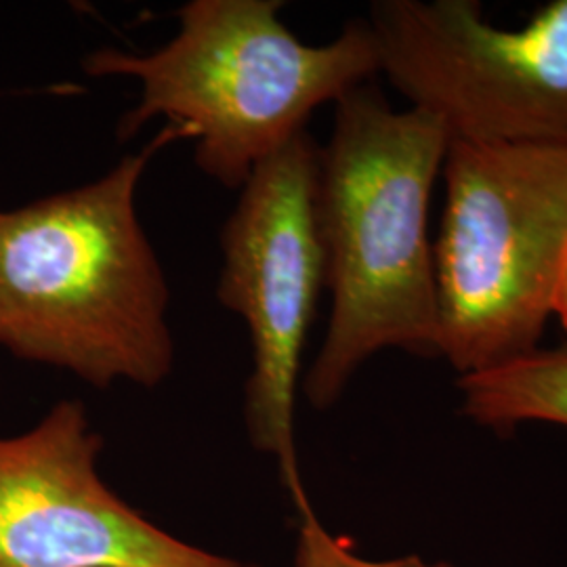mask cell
Masks as SVG:
<instances>
[{
	"label": "cell",
	"instance_id": "9c48e42d",
	"mask_svg": "<svg viewBox=\"0 0 567 567\" xmlns=\"http://www.w3.org/2000/svg\"><path fill=\"white\" fill-rule=\"evenodd\" d=\"M292 567H454L450 564H429L419 555H408L400 559H385L374 561L358 555L353 547L343 540L332 536L313 508L299 515V534L295 545Z\"/></svg>",
	"mask_w": 567,
	"mask_h": 567
},
{
	"label": "cell",
	"instance_id": "ba28073f",
	"mask_svg": "<svg viewBox=\"0 0 567 567\" xmlns=\"http://www.w3.org/2000/svg\"><path fill=\"white\" fill-rule=\"evenodd\" d=\"M461 412L508 433L524 423L567 429V349H536L522 360L458 379Z\"/></svg>",
	"mask_w": 567,
	"mask_h": 567
},
{
	"label": "cell",
	"instance_id": "30bf717a",
	"mask_svg": "<svg viewBox=\"0 0 567 567\" xmlns=\"http://www.w3.org/2000/svg\"><path fill=\"white\" fill-rule=\"evenodd\" d=\"M553 313L559 318V322L564 326L567 334V261L564 271H561V278L557 284V290H555V299H553Z\"/></svg>",
	"mask_w": 567,
	"mask_h": 567
},
{
	"label": "cell",
	"instance_id": "3957f363",
	"mask_svg": "<svg viewBox=\"0 0 567 567\" xmlns=\"http://www.w3.org/2000/svg\"><path fill=\"white\" fill-rule=\"evenodd\" d=\"M278 0H192L163 49L135 55L100 49L82 60L93 79L128 76L140 103L118 122L131 140L145 122L168 121L194 142L206 177L243 189L252 171L305 133L309 116L381 72L370 23L355 20L328 44L299 41Z\"/></svg>",
	"mask_w": 567,
	"mask_h": 567
},
{
	"label": "cell",
	"instance_id": "277c9868",
	"mask_svg": "<svg viewBox=\"0 0 567 567\" xmlns=\"http://www.w3.org/2000/svg\"><path fill=\"white\" fill-rule=\"evenodd\" d=\"M444 177L442 358L468 377L540 349L567 261V143L450 142Z\"/></svg>",
	"mask_w": 567,
	"mask_h": 567
},
{
	"label": "cell",
	"instance_id": "52a82bcc",
	"mask_svg": "<svg viewBox=\"0 0 567 567\" xmlns=\"http://www.w3.org/2000/svg\"><path fill=\"white\" fill-rule=\"evenodd\" d=\"M76 400L0 437V567H259L173 536L103 482Z\"/></svg>",
	"mask_w": 567,
	"mask_h": 567
},
{
	"label": "cell",
	"instance_id": "6da1fadb",
	"mask_svg": "<svg viewBox=\"0 0 567 567\" xmlns=\"http://www.w3.org/2000/svg\"><path fill=\"white\" fill-rule=\"evenodd\" d=\"M334 105L316 194L332 307L303 383L318 410L337 404L383 349L442 358L429 203L446 161V124L421 107L393 110L370 84Z\"/></svg>",
	"mask_w": 567,
	"mask_h": 567
},
{
	"label": "cell",
	"instance_id": "5b68a950",
	"mask_svg": "<svg viewBox=\"0 0 567 567\" xmlns=\"http://www.w3.org/2000/svg\"><path fill=\"white\" fill-rule=\"evenodd\" d=\"M320 147L305 131L259 164L221 234L217 299L243 318L252 343L244 419L252 446L278 465L297 513L311 508L295 437L305 339L326 288L318 229Z\"/></svg>",
	"mask_w": 567,
	"mask_h": 567
},
{
	"label": "cell",
	"instance_id": "7a4b0ae2",
	"mask_svg": "<svg viewBox=\"0 0 567 567\" xmlns=\"http://www.w3.org/2000/svg\"><path fill=\"white\" fill-rule=\"evenodd\" d=\"M182 131L166 126L110 173L0 210V347L89 385L156 386L175 364L168 284L137 215L152 156Z\"/></svg>",
	"mask_w": 567,
	"mask_h": 567
},
{
	"label": "cell",
	"instance_id": "8992f818",
	"mask_svg": "<svg viewBox=\"0 0 567 567\" xmlns=\"http://www.w3.org/2000/svg\"><path fill=\"white\" fill-rule=\"evenodd\" d=\"M365 21L381 72L450 142L567 143V0L513 30L477 0H379Z\"/></svg>",
	"mask_w": 567,
	"mask_h": 567
}]
</instances>
